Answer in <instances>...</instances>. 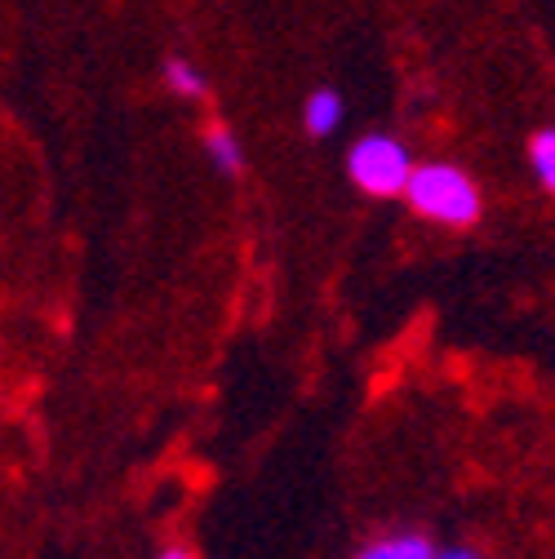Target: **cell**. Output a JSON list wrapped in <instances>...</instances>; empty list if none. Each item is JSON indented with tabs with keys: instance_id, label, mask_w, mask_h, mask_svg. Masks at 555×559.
<instances>
[{
	"instance_id": "6da1fadb",
	"label": "cell",
	"mask_w": 555,
	"mask_h": 559,
	"mask_svg": "<svg viewBox=\"0 0 555 559\" xmlns=\"http://www.w3.org/2000/svg\"><path fill=\"white\" fill-rule=\"evenodd\" d=\"M404 204L413 209L418 218L436 223V227H475L480 214H484V195H480V182L453 165V160H423L413 165V178L404 187Z\"/></svg>"
},
{
	"instance_id": "7a4b0ae2",
	"label": "cell",
	"mask_w": 555,
	"mask_h": 559,
	"mask_svg": "<svg viewBox=\"0 0 555 559\" xmlns=\"http://www.w3.org/2000/svg\"><path fill=\"white\" fill-rule=\"evenodd\" d=\"M413 160L409 147L391 133H365L352 143L346 152V178L361 195H374V200H404V187L413 178Z\"/></svg>"
},
{
	"instance_id": "3957f363",
	"label": "cell",
	"mask_w": 555,
	"mask_h": 559,
	"mask_svg": "<svg viewBox=\"0 0 555 559\" xmlns=\"http://www.w3.org/2000/svg\"><path fill=\"white\" fill-rule=\"evenodd\" d=\"M436 542L418 528H395V533H378L369 537L352 559H436Z\"/></svg>"
},
{
	"instance_id": "277c9868",
	"label": "cell",
	"mask_w": 555,
	"mask_h": 559,
	"mask_svg": "<svg viewBox=\"0 0 555 559\" xmlns=\"http://www.w3.org/2000/svg\"><path fill=\"white\" fill-rule=\"evenodd\" d=\"M342 116H346V103H342V94H338L333 85L311 90L307 103H303V129H307L311 138L338 133V129H342Z\"/></svg>"
},
{
	"instance_id": "5b68a950",
	"label": "cell",
	"mask_w": 555,
	"mask_h": 559,
	"mask_svg": "<svg viewBox=\"0 0 555 559\" xmlns=\"http://www.w3.org/2000/svg\"><path fill=\"white\" fill-rule=\"evenodd\" d=\"M204 156H210V165L223 178H240L245 174V147H240V138L227 124H210V129H204Z\"/></svg>"
},
{
	"instance_id": "8992f818",
	"label": "cell",
	"mask_w": 555,
	"mask_h": 559,
	"mask_svg": "<svg viewBox=\"0 0 555 559\" xmlns=\"http://www.w3.org/2000/svg\"><path fill=\"white\" fill-rule=\"evenodd\" d=\"M161 81H165V90L174 98H204V94H210V81H204V72H200L191 58H182V53H169L165 58Z\"/></svg>"
},
{
	"instance_id": "52a82bcc",
	"label": "cell",
	"mask_w": 555,
	"mask_h": 559,
	"mask_svg": "<svg viewBox=\"0 0 555 559\" xmlns=\"http://www.w3.org/2000/svg\"><path fill=\"white\" fill-rule=\"evenodd\" d=\"M529 169H533L538 187L546 195H555V124H546L529 138Z\"/></svg>"
},
{
	"instance_id": "ba28073f",
	"label": "cell",
	"mask_w": 555,
	"mask_h": 559,
	"mask_svg": "<svg viewBox=\"0 0 555 559\" xmlns=\"http://www.w3.org/2000/svg\"><path fill=\"white\" fill-rule=\"evenodd\" d=\"M436 559H484L480 550H471V546H445Z\"/></svg>"
},
{
	"instance_id": "9c48e42d",
	"label": "cell",
	"mask_w": 555,
	"mask_h": 559,
	"mask_svg": "<svg viewBox=\"0 0 555 559\" xmlns=\"http://www.w3.org/2000/svg\"><path fill=\"white\" fill-rule=\"evenodd\" d=\"M156 559H196V550L191 546H165Z\"/></svg>"
}]
</instances>
